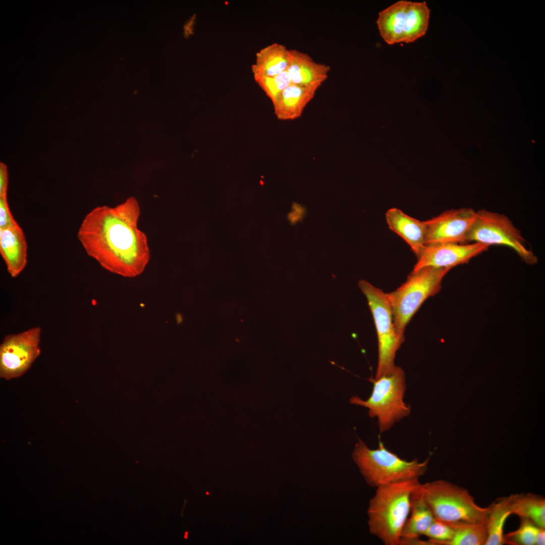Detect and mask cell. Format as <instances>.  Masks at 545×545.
Instances as JSON below:
<instances>
[{"instance_id":"obj_8","label":"cell","mask_w":545,"mask_h":545,"mask_svg":"<svg viewBox=\"0 0 545 545\" xmlns=\"http://www.w3.org/2000/svg\"><path fill=\"white\" fill-rule=\"evenodd\" d=\"M358 285L366 297L376 329L378 359L374 378L377 379L395 367L396 352L403 342L398 336L395 328L387 293L364 280L359 281Z\"/></svg>"},{"instance_id":"obj_16","label":"cell","mask_w":545,"mask_h":545,"mask_svg":"<svg viewBox=\"0 0 545 545\" xmlns=\"http://www.w3.org/2000/svg\"><path fill=\"white\" fill-rule=\"evenodd\" d=\"M290 59L287 69L295 84L320 85L328 77L330 66L315 62L307 53L289 49Z\"/></svg>"},{"instance_id":"obj_12","label":"cell","mask_w":545,"mask_h":545,"mask_svg":"<svg viewBox=\"0 0 545 545\" xmlns=\"http://www.w3.org/2000/svg\"><path fill=\"white\" fill-rule=\"evenodd\" d=\"M489 246L478 242L466 244L438 243L425 245L418 255L411 272L423 267H453L468 263L488 250Z\"/></svg>"},{"instance_id":"obj_9","label":"cell","mask_w":545,"mask_h":545,"mask_svg":"<svg viewBox=\"0 0 545 545\" xmlns=\"http://www.w3.org/2000/svg\"><path fill=\"white\" fill-rule=\"evenodd\" d=\"M504 245L513 249L528 264H534L537 257L526 245L520 231L506 215L481 209L477 211L475 221L467 236V243Z\"/></svg>"},{"instance_id":"obj_22","label":"cell","mask_w":545,"mask_h":545,"mask_svg":"<svg viewBox=\"0 0 545 545\" xmlns=\"http://www.w3.org/2000/svg\"><path fill=\"white\" fill-rule=\"evenodd\" d=\"M520 518V525L516 530L504 535V543L511 545H534L541 527L530 520Z\"/></svg>"},{"instance_id":"obj_26","label":"cell","mask_w":545,"mask_h":545,"mask_svg":"<svg viewBox=\"0 0 545 545\" xmlns=\"http://www.w3.org/2000/svg\"><path fill=\"white\" fill-rule=\"evenodd\" d=\"M293 211L288 215V219L292 224L301 221L306 214L305 207L300 204L294 202L292 206Z\"/></svg>"},{"instance_id":"obj_23","label":"cell","mask_w":545,"mask_h":545,"mask_svg":"<svg viewBox=\"0 0 545 545\" xmlns=\"http://www.w3.org/2000/svg\"><path fill=\"white\" fill-rule=\"evenodd\" d=\"M454 533L453 528L448 522L434 518L423 535L429 538V545H446L452 539Z\"/></svg>"},{"instance_id":"obj_14","label":"cell","mask_w":545,"mask_h":545,"mask_svg":"<svg viewBox=\"0 0 545 545\" xmlns=\"http://www.w3.org/2000/svg\"><path fill=\"white\" fill-rule=\"evenodd\" d=\"M385 216L389 229L399 235L418 257L426 245L425 221L408 215L397 208L388 209Z\"/></svg>"},{"instance_id":"obj_27","label":"cell","mask_w":545,"mask_h":545,"mask_svg":"<svg viewBox=\"0 0 545 545\" xmlns=\"http://www.w3.org/2000/svg\"><path fill=\"white\" fill-rule=\"evenodd\" d=\"M273 78L277 87L281 92L292 84L291 77L287 70L277 74Z\"/></svg>"},{"instance_id":"obj_10","label":"cell","mask_w":545,"mask_h":545,"mask_svg":"<svg viewBox=\"0 0 545 545\" xmlns=\"http://www.w3.org/2000/svg\"><path fill=\"white\" fill-rule=\"evenodd\" d=\"M41 335V328L34 326L5 336L0 345L1 378H18L30 369L40 354Z\"/></svg>"},{"instance_id":"obj_3","label":"cell","mask_w":545,"mask_h":545,"mask_svg":"<svg viewBox=\"0 0 545 545\" xmlns=\"http://www.w3.org/2000/svg\"><path fill=\"white\" fill-rule=\"evenodd\" d=\"M352 458L367 484L377 487L419 479L427 471L430 458L421 462L417 459L408 461L388 450L380 440L378 448L371 449L358 438Z\"/></svg>"},{"instance_id":"obj_7","label":"cell","mask_w":545,"mask_h":545,"mask_svg":"<svg viewBox=\"0 0 545 545\" xmlns=\"http://www.w3.org/2000/svg\"><path fill=\"white\" fill-rule=\"evenodd\" d=\"M429 13L425 2L402 0L379 12L376 24L381 37L388 44L408 43L425 34Z\"/></svg>"},{"instance_id":"obj_17","label":"cell","mask_w":545,"mask_h":545,"mask_svg":"<svg viewBox=\"0 0 545 545\" xmlns=\"http://www.w3.org/2000/svg\"><path fill=\"white\" fill-rule=\"evenodd\" d=\"M289 59V49L283 44L274 43L256 53L252 71L254 76L274 77L287 69Z\"/></svg>"},{"instance_id":"obj_31","label":"cell","mask_w":545,"mask_h":545,"mask_svg":"<svg viewBox=\"0 0 545 545\" xmlns=\"http://www.w3.org/2000/svg\"><path fill=\"white\" fill-rule=\"evenodd\" d=\"M206 494H207V495H209V493H208V492H206Z\"/></svg>"},{"instance_id":"obj_18","label":"cell","mask_w":545,"mask_h":545,"mask_svg":"<svg viewBox=\"0 0 545 545\" xmlns=\"http://www.w3.org/2000/svg\"><path fill=\"white\" fill-rule=\"evenodd\" d=\"M512 514L527 519L537 526L545 527V499L532 493L509 496Z\"/></svg>"},{"instance_id":"obj_6","label":"cell","mask_w":545,"mask_h":545,"mask_svg":"<svg viewBox=\"0 0 545 545\" xmlns=\"http://www.w3.org/2000/svg\"><path fill=\"white\" fill-rule=\"evenodd\" d=\"M368 380L373 383L368 399L363 400L357 396H352L349 402L368 408L370 417H377L379 432L383 433L410 414V407L403 401L406 390L405 372L401 367L395 366L390 372L377 379L371 377Z\"/></svg>"},{"instance_id":"obj_29","label":"cell","mask_w":545,"mask_h":545,"mask_svg":"<svg viewBox=\"0 0 545 545\" xmlns=\"http://www.w3.org/2000/svg\"><path fill=\"white\" fill-rule=\"evenodd\" d=\"M545 542L544 528H540L535 540V545H544Z\"/></svg>"},{"instance_id":"obj_24","label":"cell","mask_w":545,"mask_h":545,"mask_svg":"<svg viewBox=\"0 0 545 545\" xmlns=\"http://www.w3.org/2000/svg\"><path fill=\"white\" fill-rule=\"evenodd\" d=\"M255 81L270 99L273 105L278 101L281 91L277 87L273 77L254 76Z\"/></svg>"},{"instance_id":"obj_28","label":"cell","mask_w":545,"mask_h":545,"mask_svg":"<svg viewBox=\"0 0 545 545\" xmlns=\"http://www.w3.org/2000/svg\"><path fill=\"white\" fill-rule=\"evenodd\" d=\"M8 182V177L6 167L1 163L0 165V196H7Z\"/></svg>"},{"instance_id":"obj_15","label":"cell","mask_w":545,"mask_h":545,"mask_svg":"<svg viewBox=\"0 0 545 545\" xmlns=\"http://www.w3.org/2000/svg\"><path fill=\"white\" fill-rule=\"evenodd\" d=\"M320 86L292 83L285 88L278 101L273 105L277 118L281 120H292L299 118Z\"/></svg>"},{"instance_id":"obj_21","label":"cell","mask_w":545,"mask_h":545,"mask_svg":"<svg viewBox=\"0 0 545 545\" xmlns=\"http://www.w3.org/2000/svg\"><path fill=\"white\" fill-rule=\"evenodd\" d=\"M448 523L453 528L455 533L446 545H485L487 537L486 524Z\"/></svg>"},{"instance_id":"obj_2","label":"cell","mask_w":545,"mask_h":545,"mask_svg":"<svg viewBox=\"0 0 545 545\" xmlns=\"http://www.w3.org/2000/svg\"><path fill=\"white\" fill-rule=\"evenodd\" d=\"M418 479L378 486L370 500L367 514L370 532L386 545H399L411 511L413 490Z\"/></svg>"},{"instance_id":"obj_13","label":"cell","mask_w":545,"mask_h":545,"mask_svg":"<svg viewBox=\"0 0 545 545\" xmlns=\"http://www.w3.org/2000/svg\"><path fill=\"white\" fill-rule=\"evenodd\" d=\"M0 254L12 278L18 276L27 263V245L24 232L18 224L0 229Z\"/></svg>"},{"instance_id":"obj_5","label":"cell","mask_w":545,"mask_h":545,"mask_svg":"<svg viewBox=\"0 0 545 545\" xmlns=\"http://www.w3.org/2000/svg\"><path fill=\"white\" fill-rule=\"evenodd\" d=\"M450 267L426 266L411 272L406 281L394 291L387 293L391 304L395 328L404 343L406 326L422 303L438 293L442 281Z\"/></svg>"},{"instance_id":"obj_19","label":"cell","mask_w":545,"mask_h":545,"mask_svg":"<svg viewBox=\"0 0 545 545\" xmlns=\"http://www.w3.org/2000/svg\"><path fill=\"white\" fill-rule=\"evenodd\" d=\"M410 512V516L404 526L401 539L419 538L424 534L434 519L425 502L420 498L412 495Z\"/></svg>"},{"instance_id":"obj_11","label":"cell","mask_w":545,"mask_h":545,"mask_svg":"<svg viewBox=\"0 0 545 545\" xmlns=\"http://www.w3.org/2000/svg\"><path fill=\"white\" fill-rule=\"evenodd\" d=\"M476 215L473 209L463 207L446 210L425 221V245L468 243L467 236Z\"/></svg>"},{"instance_id":"obj_30","label":"cell","mask_w":545,"mask_h":545,"mask_svg":"<svg viewBox=\"0 0 545 545\" xmlns=\"http://www.w3.org/2000/svg\"><path fill=\"white\" fill-rule=\"evenodd\" d=\"M187 535H188V532L186 531V532H185V536H184L185 538H187Z\"/></svg>"},{"instance_id":"obj_4","label":"cell","mask_w":545,"mask_h":545,"mask_svg":"<svg viewBox=\"0 0 545 545\" xmlns=\"http://www.w3.org/2000/svg\"><path fill=\"white\" fill-rule=\"evenodd\" d=\"M412 495L425 502L435 519L448 522L487 523L488 506H478L467 489L449 481L419 483Z\"/></svg>"},{"instance_id":"obj_25","label":"cell","mask_w":545,"mask_h":545,"mask_svg":"<svg viewBox=\"0 0 545 545\" xmlns=\"http://www.w3.org/2000/svg\"><path fill=\"white\" fill-rule=\"evenodd\" d=\"M17 224L18 223L11 212L7 196H0V229Z\"/></svg>"},{"instance_id":"obj_20","label":"cell","mask_w":545,"mask_h":545,"mask_svg":"<svg viewBox=\"0 0 545 545\" xmlns=\"http://www.w3.org/2000/svg\"><path fill=\"white\" fill-rule=\"evenodd\" d=\"M486 523L487 537L485 545H502L504 543V527L505 521L511 515L509 496L502 497L489 506Z\"/></svg>"},{"instance_id":"obj_1","label":"cell","mask_w":545,"mask_h":545,"mask_svg":"<svg viewBox=\"0 0 545 545\" xmlns=\"http://www.w3.org/2000/svg\"><path fill=\"white\" fill-rule=\"evenodd\" d=\"M140 214L134 197L113 207L97 206L84 218L78 239L87 255L105 269L134 278L143 272L150 259L147 237L138 227Z\"/></svg>"}]
</instances>
